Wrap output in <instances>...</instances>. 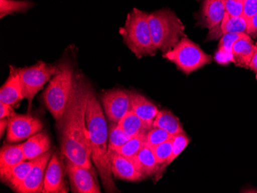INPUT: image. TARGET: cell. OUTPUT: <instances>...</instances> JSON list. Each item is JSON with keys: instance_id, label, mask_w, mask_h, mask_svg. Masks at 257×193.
Masks as SVG:
<instances>
[{"instance_id": "cell-12", "label": "cell", "mask_w": 257, "mask_h": 193, "mask_svg": "<svg viewBox=\"0 0 257 193\" xmlns=\"http://www.w3.org/2000/svg\"><path fill=\"white\" fill-rule=\"evenodd\" d=\"M58 151L53 152L46 168L43 193H67L69 188L65 180V165Z\"/></svg>"}, {"instance_id": "cell-34", "label": "cell", "mask_w": 257, "mask_h": 193, "mask_svg": "<svg viewBox=\"0 0 257 193\" xmlns=\"http://www.w3.org/2000/svg\"><path fill=\"white\" fill-rule=\"evenodd\" d=\"M13 112H14L13 106L0 102V119L10 117Z\"/></svg>"}, {"instance_id": "cell-18", "label": "cell", "mask_w": 257, "mask_h": 193, "mask_svg": "<svg viewBox=\"0 0 257 193\" xmlns=\"http://www.w3.org/2000/svg\"><path fill=\"white\" fill-rule=\"evenodd\" d=\"M52 143L50 136L46 131L40 132L29 138L28 140L22 143L26 160H32L51 149Z\"/></svg>"}, {"instance_id": "cell-2", "label": "cell", "mask_w": 257, "mask_h": 193, "mask_svg": "<svg viewBox=\"0 0 257 193\" xmlns=\"http://www.w3.org/2000/svg\"><path fill=\"white\" fill-rule=\"evenodd\" d=\"M86 122L90 143L91 160L97 169L104 189L106 192H119L112 178V164L108 157L109 128L92 86L88 96Z\"/></svg>"}, {"instance_id": "cell-13", "label": "cell", "mask_w": 257, "mask_h": 193, "mask_svg": "<svg viewBox=\"0 0 257 193\" xmlns=\"http://www.w3.org/2000/svg\"><path fill=\"white\" fill-rule=\"evenodd\" d=\"M225 14L224 0H203L200 20L203 27L210 30L221 24Z\"/></svg>"}, {"instance_id": "cell-28", "label": "cell", "mask_w": 257, "mask_h": 193, "mask_svg": "<svg viewBox=\"0 0 257 193\" xmlns=\"http://www.w3.org/2000/svg\"><path fill=\"white\" fill-rule=\"evenodd\" d=\"M147 133L140 134L131 138L125 145L117 149L116 153L120 154L127 158H134L145 146Z\"/></svg>"}, {"instance_id": "cell-31", "label": "cell", "mask_w": 257, "mask_h": 193, "mask_svg": "<svg viewBox=\"0 0 257 193\" xmlns=\"http://www.w3.org/2000/svg\"><path fill=\"white\" fill-rule=\"evenodd\" d=\"M173 137L153 148L156 159L159 165H163L168 160L173 151Z\"/></svg>"}, {"instance_id": "cell-23", "label": "cell", "mask_w": 257, "mask_h": 193, "mask_svg": "<svg viewBox=\"0 0 257 193\" xmlns=\"http://www.w3.org/2000/svg\"><path fill=\"white\" fill-rule=\"evenodd\" d=\"M152 127L161 128L173 136L185 133L178 117L166 109L159 111L158 115L153 122Z\"/></svg>"}, {"instance_id": "cell-25", "label": "cell", "mask_w": 257, "mask_h": 193, "mask_svg": "<svg viewBox=\"0 0 257 193\" xmlns=\"http://www.w3.org/2000/svg\"><path fill=\"white\" fill-rule=\"evenodd\" d=\"M26 161L22 144L4 145L0 151V168L13 166Z\"/></svg>"}, {"instance_id": "cell-38", "label": "cell", "mask_w": 257, "mask_h": 193, "mask_svg": "<svg viewBox=\"0 0 257 193\" xmlns=\"http://www.w3.org/2000/svg\"><path fill=\"white\" fill-rule=\"evenodd\" d=\"M242 1H245V0H242Z\"/></svg>"}, {"instance_id": "cell-1", "label": "cell", "mask_w": 257, "mask_h": 193, "mask_svg": "<svg viewBox=\"0 0 257 193\" xmlns=\"http://www.w3.org/2000/svg\"><path fill=\"white\" fill-rule=\"evenodd\" d=\"M90 87V83L83 74H75L71 96L64 115L57 122V128L60 134L61 155L76 165L95 171L91 160L90 143L86 122Z\"/></svg>"}, {"instance_id": "cell-10", "label": "cell", "mask_w": 257, "mask_h": 193, "mask_svg": "<svg viewBox=\"0 0 257 193\" xmlns=\"http://www.w3.org/2000/svg\"><path fill=\"white\" fill-rule=\"evenodd\" d=\"M104 111L110 122L119 123L127 112L131 111L130 92L120 89L106 91L100 96Z\"/></svg>"}, {"instance_id": "cell-21", "label": "cell", "mask_w": 257, "mask_h": 193, "mask_svg": "<svg viewBox=\"0 0 257 193\" xmlns=\"http://www.w3.org/2000/svg\"><path fill=\"white\" fill-rule=\"evenodd\" d=\"M254 50L255 44L249 36L237 40L232 47V62L236 66L249 69Z\"/></svg>"}, {"instance_id": "cell-35", "label": "cell", "mask_w": 257, "mask_h": 193, "mask_svg": "<svg viewBox=\"0 0 257 193\" xmlns=\"http://www.w3.org/2000/svg\"><path fill=\"white\" fill-rule=\"evenodd\" d=\"M248 35H256L257 34V14L248 22Z\"/></svg>"}, {"instance_id": "cell-19", "label": "cell", "mask_w": 257, "mask_h": 193, "mask_svg": "<svg viewBox=\"0 0 257 193\" xmlns=\"http://www.w3.org/2000/svg\"><path fill=\"white\" fill-rule=\"evenodd\" d=\"M131 102V111L146 122L153 125L159 113L157 106L151 101L136 92H130Z\"/></svg>"}, {"instance_id": "cell-5", "label": "cell", "mask_w": 257, "mask_h": 193, "mask_svg": "<svg viewBox=\"0 0 257 193\" xmlns=\"http://www.w3.org/2000/svg\"><path fill=\"white\" fill-rule=\"evenodd\" d=\"M148 13L134 8L128 14L125 25L119 30L125 46L140 59L157 53L152 41Z\"/></svg>"}, {"instance_id": "cell-6", "label": "cell", "mask_w": 257, "mask_h": 193, "mask_svg": "<svg viewBox=\"0 0 257 193\" xmlns=\"http://www.w3.org/2000/svg\"><path fill=\"white\" fill-rule=\"evenodd\" d=\"M163 56L186 75H190L212 62L211 56L206 54L199 45L186 37L182 38L173 50L164 53Z\"/></svg>"}, {"instance_id": "cell-26", "label": "cell", "mask_w": 257, "mask_h": 193, "mask_svg": "<svg viewBox=\"0 0 257 193\" xmlns=\"http://www.w3.org/2000/svg\"><path fill=\"white\" fill-rule=\"evenodd\" d=\"M30 0H0V18L17 14H24L34 7Z\"/></svg>"}, {"instance_id": "cell-20", "label": "cell", "mask_w": 257, "mask_h": 193, "mask_svg": "<svg viewBox=\"0 0 257 193\" xmlns=\"http://www.w3.org/2000/svg\"><path fill=\"white\" fill-rule=\"evenodd\" d=\"M131 159L139 172H141L145 178L156 175L158 172L160 165L156 159L154 150L147 144L142 150Z\"/></svg>"}, {"instance_id": "cell-29", "label": "cell", "mask_w": 257, "mask_h": 193, "mask_svg": "<svg viewBox=\"0 0 257 193\" xmlns=\"http://www.w3.org/2000/svg\"><path fill=\"white\" fill-rule=\"evenodd\" d=\"M249 37L247 33H227L221 37L218 53L227 56L232 61V47L237 40Z\"/></svg>"}, {"instance_id": "cell-15", "label": "cell", "mask_w": 257, "mask_h": 193, "mask_svg": "<svg viewBox=\"0 0 257 193\" xmlns=\"http://www.w3.org/2000/svg\"><path fill=\"white\" fill-rule=\"evenodd\" d=\"M35 163L34 159L26 160L13 166L0 168V178L4 184L15 191L27 178Z\"/></svg>"}, {"instance_id": "cell-17", "label": "cell", "mask_w": 257, "mask_h": 193, "mask_svg": "<svg viewBox=\"0 0 257 193\" xmlns=\"http://www.w3.org/2000/svg\"><path fill=\"white\" fill-rule=\"evenodd\" d=\"M248 23L243 17H229L225 14L221 24L209 30L207 40H217L227 33H247Z\"/></svg>"}, {"instance_id": "cell-11", "label": "cell", "mask_w": 257, "mask_h": 193, "mask_svg": "<svg viewBox=\"0 0 257 193\" xmlns=\"http://www.w3.org/2000/svg\"><path fill=\"white\" fill-rule=\"evenodd\" d=\"M54 150L48 152L35 158V163L27 178L15 190L18 193H43L46 168Z\"/></svg>"}, {"instance_id": "cell-3", "label": "cell", "mask_w": 257, "mask_h": 193, "mask_svg": "<svg viewBox=\"0 0 257 193\" xmlns=\"http://www.w3.org/2000/svg\"><path fill=\"white\" fill-rule=\"evenodd\" d=\"M57 71L50 80L43 94V102L56 122L64 115L74 85L73 63L63 60L58 63Z\"/></svg>"}, {"instance_id": "cell-30", "label": "cell", "mask_w": 257, "mask_h": 193, "mask_svg": "<svg viewBox=\"0 0 257 193\" xmlns=\"http://www.w3.org/2000/svg\"><path fill=\"white\" fill-rule=\"evenodd\" d=\"M173 137V135L161 128L152 127L146 135V144L153 149Z\"/></svg>"}, {"instance_id": "cell-24", "label": "cell", "mask_w": 257, "mask_h": 193, "mask_svg": "<svg viewBox=\"0 0 257 193\" xmlns=\"http://www.w3.org/2000/svg\"><path fill=\"white\" fill-rule=\"evenodd\" d=\"M118 123L111 122L109 126V137H108V157L112 164V159L116 151L125 145L131 139Z\"/></svg>"}, {"instance_id": "cell-4", "label": "cell", "mask_w": 257, "mask_h": 193, "mask_svg": "<svg viewBox=\"0 0 257 193\" xmlns=\"http://www.w3.org/2000/svg\"><path fill=\"white\" fill-rule=\"evenodd\" d=\"M149 24L152 41L157 51L167 53L186 37L185 26L170 9L163 8L150 14Z\"/></svg>"}, {"instance_id": "cell-8", "label": "cell", "mask_w": 257, "mask_h": 193, "mask_svg": "<svg viewBox=\"0 0 257 193\" xmlns=\"http://www.w3.org/2000/svg\"><path fill=\"white\" fill-rule=\"evenodd\" d=\"M63 160L70 188L73 193L101 192L95 171L76 165L66 157H64Z\"/></svg>"}, {"instance_id": "cell-36", "label": "cell", "mask_w": 257, "mask_h": 193, "mask_svg": "<svg viewBox=\"0 0 257 193\" xmlns=\"http://www.w3.org/2000/svg\"><path fill=\"white\" fill-rule=\"evenodd\" d=\"M249 69L255 73L257 79V43L255 44V50L252 55V60L249 63Z\"/></svg>"}, {"instance_id": "cell-16", "label": "cell", "mask_w": 257, "mask_h": 193, "mask_svg": "<svg viewBox=\"0 0 257 193\" xmlns=\"http://www.w3.org/2000/svg\"><path fill=\"white\" fill-rule=\"evenodd\" d=\"M8 79L0 89V102L14 106L24 99L17 68L10 66Z\"/></svg>"}, {"instance_id": "cell-32", "label": "cell", "mask_w": 257, "mask_h": 193, "mask_svg": "<svg viewBox=\"0 0 257 193\" xmlns=\"http://www.w3.org/2000/svg\"><path fill=\"white\" fill-rule=\"evenodd\" d=\"M226 13L232 17H241L243 11L244 1L242 0H224Z\"/></svg>"}, {"instance_id": "cell-27", "label": "cell", "mask_w": 257, "mask_h": 193, "mask_svg": "<svg viewBox=\"0 0 257 193\" xmlns=\"http://www.w3.org/2000/svg\"><path fill=\"white\" fill-rule=\"evenodd\" d=\"M190 143V139L187 137V135L185 133L179 134V135L173 136V151L168 160L160 165L158 172L156 175V180H159L163 175V172H165L166 168L170 164H171L173 161L182 153L183 150L186 149V147Z\"/></svg>"}, {"instance_id": "cell-22", "label": "cell", "mask_w": 257, "mask_h": 193, "mask_svg": "<svg viewBox=\"0 0 257 193\" xmlns=\"http://www.w3.org/2000/svg\"><path fill=\"white\" fill-rule=\"evenodd\" d=\"M118 125L131 137H134L140 134L147 133L151 129L153 126L150 122H146L144 119L139 117L133 111L127 112L124 117L119 121Z\"/></svg>"}, {"instance_id": "cell-9", "label": "cell", "mask_w": 257, "mask_h": 193, "mask_svg": "<svg viewBox=\"0 0 257 193\" xmlns=\"http://www.w3.org/2000/svg\"><path fill=\"white\" fill-rule=\"evenodd\" d=\"M9 119L7 141L11 142H21L43 130L44 125L39 118L31 115L17 114L13 112Z\"/></svg>"}, {"instance_id": "cell-7", "label": "cell", "mask_w": 257, "mask_h": 193, "mask_svg": "<svg viewBox=\"0 0 257 193\" xmlns=\"http://www.w3.org/2000/svg\"><path fill=\"white\" fill-rule=\"evenodd\" d=\"M17 71L20 77L23 97L28 100L30 110L35 96L53 78L57 71V66L40 61L30 67L17 68Z\"/></svg>"}, {"instance_id": "cell-33", "label": "cell", "mask_w": 257, "mask_h": 193, "mask_svg": "<svg viewBox=\"0 0 257 193\" xmlns=\"http://www.w3.org/2000/svg\"><path fill=\"white\" fill-rule=\"evenodd\" d=\"M257 14V0H245L242 17L246 21H249Z\"/></svg>"}, {"instance_id": "cell-14", "label": "cell", "mask_w": 257, "mask_h": 193, "mask_svg": "<svg viewBox=\"0 0 257 193\" xmlns=\"http://www.w3.org/2000/svg\"><path fill=\"white\" fill-rule=\"evenodd\" d=\"M111 169L112 175L119 179L128 181H140L146 178L136 168L131 158H127L119 153L114 155Z\"/></svg>"}, {"instance_id": "cell-37", "label": "cell", "mask_w": 257, "mask_h": 193, "mask_svg": "<svg viewBox=\"0 0 257 193\" xmlns=\"http://www.w3.org/2000/svg\"><path fill=\"white\" fill-rule=\"evenodd\" d=\"M9 119H0V137L4 136V132H5L6 128L8 127Z\"/></svg>"}]
</instances>
